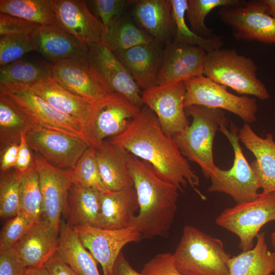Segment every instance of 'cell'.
<instances>
[{"label": "cell", "mask_w": 275, "mask_h": 275, "mask_svg": "<svg viewBox=\"0 0 275 275\" xmlns=\"http://www.w3.org/2000/svg\"><path fill=\"white\" fill-rule=\"evenodd\" d=\"M129 168L139 205L130 227L142 239L167 237L177 209L179 189L160 178L150 163L131 154Z\"/></svg>", "instance_id": "obj_2"}, {"label": "cell", "mask_w": 275, "mask_h": 275, "mask_svg": "<svg viewBox=\"0 0 275 275\" xmlns=\"http://www.w3.org/2000/svg\"><path fill=\"white\" fill-rule=\"evenodd\" d=\"M206 51L203 48L171 41L163 49L155 85L185 81L203 75Z\"/></svg>", "instance_id": "obj_18"}, {"label": "cell", "mask_w": 275, "mask_h": 275, "mask_svg": "<svg viewBox=\"0 0 275 275\" xmlns=\"http://www.w3.org/2000/svg\"><path fill=\"white\" fill-rule=\"evenodd\" d=\"M238 138L255 156L250 166L263 193L275 192V141L271 133L265 138L258 136L249 124L244 123L238 130Z\"/></svg>", "instance_id": "obj_22"}, {"label": "cell", "mask_w": 275, "mask_h": 275, "mask_svg": "<svg viewBox=\"0 0 275 275\" xmlns=\"http://www.w3.org/2000/svg\"><path fill=\"white\" fill-rule=\"evenodd\" d=\"M227 126L221 125L218 130L225 135L232 147L233 163L228 170L215 167L209 177L211 185L208 190L227 194L237 204L250 202L259 196L258 190L261 185L243 153L238 135L239 129L233 122L230 123V130Z\"/></svg>", "instance_id": "obj_6"}, {"label": "cell", "mask_w": 275, "mask_h": 275, "mask_svg": "<svg viewBox=\"0 0 275 275\" xmlns=\"http://www.w3.org/2000/svg\"><path fill=\"white\" fill-rule=\"evenodd\" d=\"M192 122L183 131L173 136L182 155L196 163L204 176L209 179L216 165L213 144L217 131L222 124L228 125L225 113L221 109L201 105L185 108Z\"/></svg>", "instance_id": "obj_4"}, {"label": "cell", "mask_w": 275, "mask_h": 275, "mask_svg": "<svg viewBox=\"0 0 275 275\" xmlns=\"http://www.w3.org/2000/svg\"><path fill=\"white\" fill-rule=\"evenodd\" d=\"M88 2L101 19L105 31L115 19L125 14L127 8L134 1L93 0Z\"/></svg>", "instance_id": "obj_42"}, {"label": "cell", "mask_w": 275, "mask_h": 275, "mask_svg": "<svg viewBox=\"0 0 275 275\" xmlns=\"http://www.w3.org/2000/svg\"><path fill=\"white\" fill-rule=\"evenodd\" d=\"M57 24L88 45L102 42L104 26L85 1L53 0Z\"/></svg>", "instance_id": "obj_20"}, {"label": "cell", "mask_w": 275, "mask_h": 275, "mask_svg": "<svg viewBox=\"0 0 275 275\" xmlns=\"http://www.w3.org/2000/svg\"><path fill=\"white\" fill-rule=\"evenodd\" d=\"M218 15L236 39L275 44V18L266 12L261 1H243L237 6L222 7Z\"/></svg>", "instance_id": "obj_10"}, {"label": "cell", "mask_w": 275, "mask_h": 275, "mask_svg": "<svg viewBox=\"0 0 275 275\" xmlns=\"http://www.w3.org/2000/svg\"><path fill=\"white\" fill-rule=\"evenodd\" d=\"M25 133H22L19 143L17 158L14 169L22 173L30 168L34 163V156L26 142Z\"/></svg>", "instance_id": "obj_46"}, {"label": "cell", "mask_w": 275, "mask_h": 275, "mask_svg": "<svg viewBox=\"0 0 275 275\" xmlns=\"http://www.w3.org/2000/svg\"><path fill=\"white\" fill-rule=\"evenodd\" d=\"M50 77L51 64L42 60L21 58L0 68V87H30Z\"/></svg>", "instance_id": "obj_31"}, {"label": "cell", "mask_w": 275, "mask_h": 275, "mask_svg": "<svg viewBox=\"0 0 275 275\" xmlns=\"http://www.w3.org/2000/svg\"><path fill=\"white\" fill-rule=\"evenodd\" d=\"M30 37L33 50L51 61L52 64L87 57V45L57 23L40 25Z\"/></svg>", "instance_id": "obj_19"}, {"label": "cell", "mask_w": 275, "mask_h": 275, "mask_svg": "<svg viewBox=\"0 0 275 275\" xmlns=\"http://www.w3.org/2000/svg\"><path fill=\"white\" fill-rule=\"evenodd\" d=\"M270 240L271 245L275 252V230L271 234Z\"/></svg>", "instance_id": "obj_52"}, {"label": "cell", "mask_w": 275, "mask_h": 275, "mask_svg": "<svg viewBox=\"0 0 275 275\" xmlns=\"http://www.w3.org/2000/svg\"><path fill=\"white\" fill-rule=\"evenodd\" d=\"M173 255L177 269L184 275H229L231 256L223 241L194 226L184 227Z\"/></svg>", "instance_id": "obj_3"}, {"label": "cell", "mask_w": 275, "mask_h": 275, "mask_svg": "<svg viewBox=\"0 0 275 275\" xmlns=\"http://www.w3.org/2000/svg\"><path fill=\"white\" fill-rule=\"evenodd\" d=\"M163 49L161 44L154 41L113 53L144 90L155 85Z\"/></svg>", "instance_id": "obj_23"}, {"label": "cell", "mask_w": 275, "mask_h": 275, "mask_svg": "<svg viewBox=\"0 0 275 275\" xmlns=\"http://www.w3.org/2000/svg\"><path fill=\"white\" fill-rule=\"evenodd\" d=\"M185 91L184 82L181 81L155 85L142 92L144 105L155 113L163 130L172 136L189 125L184 105Z\"/></svg>", "instance_id": "obj_14"}, {"label": "cell", "mask_w": 275, "mask_h": 275, "mask_svg": "<svg viewBox=\"0 0 275 275\" xmlns=\"http://www.w3.org/2000/svg\"><path fill=\"white\" fill-rule=\"evenodd\" d=\"M21 201V174L14 169L1 174L0 216L11 218L18 214Z\"/></svg>", "instance_id": "obj_38"}, {"label": "cell", "mask_w": 275, "mask_h": 275, "mask_svg": "<svg viewBox=\"0 0 275 275\" xmlns=\"http://www.w3.org/2000/svg\"><path fill=\"white\" fill-rule=\"evenodd\" d=\"M132 14L140 27L165 45L174 39L175 26L170 0L135 1Z\"/></svg>", "instance_id": "obj_24"}, {"label": "cell", "mask_w": 275, "mask_h": 275, "mask_svg": "<svg viewBox=\"0 0 275 275\" xmlns=\"http://www.w3.org/2000/svg\"><path fill=\"white\" fill-rule=\"evenodd\" d=\"M147 161L162 179L183 191L188 184L202 200L200 179L181 154L174 138L162 129L155 113L147 106L131 120L121 134L108 141Z\"/></svg>", "instance_id": "obj_1"}, {"label": "cell", "mask_w": 275, "mask_h": 275, "mask_svg": "<svg viewBox=\"0 0 275 275\" xmlns=\"http://www.w3.org/2000/svg\"><path fill=\"white\" fill-rule=\"evenodd\" d=\"M112 275H143L136 271L130 264L121 252L114 263Z\"/></svg>", "instance_id": "obj_49"}, {"label": "cell", "mask_w": 275, "mask_h": 275, "mask_svg": "<svg viewBox=\"0 0 275 275\" xmlns=\"http://www.w3.org/2000/svg\"><path fill=\"white\" fill-rule=\"evenodd\" d=\"M172 7L175 33L173 41L184 44L197 46L204 48L207 52L220 49L224 44L222 39H208L194 33L185 21L188 0H170Z\"/></svg>", "instance_id": "obj_34"}, {"label": "cell", "mask_w": 275, "mask_h": 275, "mask_svg": "<svg viewBox=\"0 0 275 275\" xmlns=\"http://www.w3.org/2000/svg\"><path fill=\"white\" fill-rule=\"evenodd\" d=\"M40 25L16 16L0 14V36L10 34L30 35Z\"/></svg>", "instance_id": "obj_44"}, {"label": "cell", "mask_w": 275, "mask_h": 275, "mask_svg": "<svg viewBox=\"0 0 275 275\" xmlns=\"http://www.w3.org/2000/svg\"><path fill=\"white\" fill-rule=\"evenodd\" d=\"M84 246L102 267L103 275H112L114 263L123 248L142 238L133 227L106 229L90 226L73 228Z\"/></svg>", "instance_id": "obj_16"}, {"label": "cell", "mask_w": 275, "mask_h": 275, "mask_svg": "<svg viewBox=\"0 0 275 275\" xmlns=\"http://www.w3.org/2000/svg\"><path fill=\"white\" fill-rule=\"evenodd\" d=\"M141 108L114 93L95 103L93 119L84 138L90 146L98 147L107 137L122 133Z\"/></svg>", "instance_id": "obj_12"}, {"label": "cell", "mask_w": 275, "mask_h": 275, "mask_svg": "<svg viewBox=\"0 0 275 275\" xmlns=\"http://www.w3.org/2000/svg\"><path fill=\"white\" fill-rule=\"evenodd\" d=\"M26 117L4 98L0 97V149L19 143L22 133L33 127Z\"/></svg>", "instance_id": "obj_36"}, {"label": "cell", "mask_w": 275, "mask_h": 275, "mask_svg": "<svg viewBox=\"0 0 275 275\" xmlns=\"http://www.w3.org/2000/svg\"><path fill=\"white\" fill-rule=\"evenodd\" d=\"M0 12L41 25L57 23L53 0H1Z\"/></svg>", "instance_id": "obj_33"}, {"label": "cell", "mask_w": 275, "mask_h": 275, "mask_svg": "<svg viewBox=\"0 0 275 275\" xmlns=\"http://www.w3.org/2000/svg\"><path fill=\"white\" fill-rule=\"evenodd\" d=\"M23 275H49L44 266L37 267H26Z\"/></svg>", "instance_id": "obj_50"}, {"label": "cell", "mask_w": 275, "mask_h": 275, "mask_svg": "<svg viewBox=\"0 0 275 275\" xmlns=\"http://www.w3.org/2000/svg\"><path fill=\"white\" fill-rule=\"evenodd\" d=\"M57 253L79 275H100L96 260L84 246L76 231L61 220Z\"/></svg>", "instance_id": "obj_29"}, {"label": "cell", "mask_w": 275, "mask_h": 275, "mask_svg": "<svg viewBox=\"0 0 275 275\" xmlns=\"http://www.w3.org/2000/svg\"><path fill=\"white\" fill-rule=\"evenodd\" d=\"M72 171L73 183L101 193L108 191L101 178L94 147L90 146L86 150Z\"/></svg>", "instance_id": "obj_39"}, {"label": "cell", "mask_w": 275, "mask_h": 275, "mask_svg": "<svg viewBox=\"0 0 275 275\" xmlns=\"http://www.w3.org/2000/svg\"><path fill=\"white\" fill-rule=\"evenodd\" d=\"M154 41L124 14L115 19L104 31L102 42L113 52Z\"/></svg>", "instance_id": "obj_32"}, {"label": "cell", "mask_w": 275, "mask_h": 275, "mask_svg": "<svg viewBox=\"0 0 275 275\" xmlns=\"http://www.w3.org/2000/svg\"><path fill=\"white\" fill-rule=\"evenodd\" d=\"M59 233L42 217L13 247L25 267H42L57 252Z\"/></svg>", "instance_id": "obj_21"}, {"label": "cell", "mask_w": 275, "mask_h": 275, "mask_svg": "<svg viewBox=\"0 0 275 275\" xmlns=\"http://www.w3.org/2000/svg\"><path fill=\"white\" fill-rule=\"evenodd\" d=\"M25 268L13 248L0 249V275H23Z\"/></svg>", "instance_id": "obj_45"}, {"label": "cell", "mask_w": 275, "mask_h": 275, "mask_svg": "<svg viewBox=\"0 0 275 275\" xmlns=\"http://www.w3.org/2000/svg\"><path fill=\"white\" fill-rule=\"evenodd\" d=\"M19 143L9 144L0 150L1 174L8 172L15 168L17 158Z\"/></svg>", "instance_id": "obj_47"}, {"label": "cell", "mask_w": 275, "mask_h": 275, "mask_svg": "<svg viewBox=\"0 0 275 275\" xmlns=\"http://www.w3.org/2000/svg\"><path fill=\"white\" fill-rule=\"evenodd\" d=\"M269 275H274V274L271 273V274H270Z\"/></svg>", "instance_id": "obj_53"}, {"label": "cell", "mask_w": 275, "mask_h": 275, "mask_svg": "<svg viewBox=\"0 0 275 275\" xmlns=\"http://www.w3.org/2000/svg\"><path fill=\"white\" fill-rule=\"evenodd\" d=\"M257 71V66L251 58L234 49L220 48L207 52L203 75L238 94L265 100L270 95L258 78Z\"/></svg>", "instance_id": "obj_5"}, {"label": "cell", "mask_w": 275, "mask_h": 275, "mask_svg": "<svg viewBox=\"0 0 275 275\" xmlns=\"http://www.w3.org/2000/svg\"><path fill=\"white\" fill-rule=\"evenodd\" d=\"M87 58L110 89L142 108L144 104L140 88L114 53L102 42L87 45Z\"/></svg>", "instance_id": "obj_17"}, {"label": "cell", "mask_w": 275, "mask_h": 275, "mask_svg": "<svg viewBox=\"0 0 275 275\" xmlns=\"http://www.w3.org/2000/svg\"><path fill=\"white\" fill-rule=\"evenodd\" d=\"M34 223L20 212L10 218L1 231L0 249L13 248Z\"/></svg>", "instance_id": "obj_41"}, {"label": "cell", "mask_w": 275, "mask_h": 275, "mask_svg": "<svg viewBox=\"0 0 275 275\" xmlns=\"http://www.w3.org/2000/svg\"><path fill=\"white\" fill-rule=\"evenodd\" d=\"M52 78L71 93L95 103L114 93L87 57L52 64Z\"/></svg>", "instance_id": "obj_13"}, {"label": "cell", "mask_w": 275, "mask_h": 275, "mask_svg": "<svg viewBox=\"0 0 275 275\" xmlns=\"http://www.w3.org/2000/svg\"><path fill=\"white\" fill-rule=\"evenodd\" d=\"M49 275H79L66 264L57 252L44 265Z\"/></svg>", "instance_id": "obj_48"}, {"label": "cell", "mask_w": 275, "mask_h": 275, "mask_svg": "<svg viewBox=\"0 0 275 275\" xmlns=\"http://www.w3.org/2000/svg\"><path fill=\"white\" fill-rule=\"evenodd\" d=\"M95 149L100 173L108 190L118 191L134 187L129 168L131 153L105 141Z\"/></svg>", "instance_id": "obj_26"}, {"label": "cell", "mask_w": 275, "mask_h": 275, "mask_svg": "<svg viewBox=\"0 0 275 275\" xmlns=\"http://www.w3.org/2000/svg\"><path fill=\"white\" fill-rule=\"evenodd\" d=\"M256 239L252 249L229 258V275L275 274V252L268 249L265 233H259Z\"/></svg>", "instance_id": "obj_30"}, {"label": "cell", "mask_w": 275, "mask_h": 275, "mask_svg": "<svg viewBox=\"0 0 275 275\" xmlns=\"http://www.w3.org/2000/svg\"><path fill=\"white\" fill-rule=\"evenodd\" d=\"M101 192L75 183L71 185L62 212L72 228H99Z\"/></svg>", "instance_id": "obj_27"}, {"label": "cell", "mask_w": 275, "mask_h": 275, "mask_svg": "<svg viewBox=\"0 0 275 275\" xmlns=\"http://www.w3.org/2000/svg\"><path fill=\"white\" fill-rule=\"evenodd\" d=\"M266 12L272 17L275 18V0H261Z\"/></svg>", "instance_id": "obj_51"}, {"label": "cell", "mask_w": 275, "mask_h": 275, "mask_svg": "<svg viewBox=\"0 0 275 275\" xmlns=\"http://www.w3.org/2000/svg\"><path fill=\"white\" fill-rule=\"evenodd\" d=\"M30 35L10 34L0 37V65L17 61L27 52L33 51Z\"/></svg>", "instance_id": "obj_40"}, {"label": "cell", "mask_w": 275, "mask_h": 275, "mask_svg": "<svg viewBox=\"0 0 275 275\" xmlns=\"http://www.w3.org/2000/svg\"><path fill=\"white\" fill-rule=\"evenodd\" d=\"M141 272L143 275H184L177 269L171 253L157 254L144 265Z\"/></svg>", "instance_id": "obj_43"}, {"label": "cell", "mask_w": 275, "mask_h": 275, "mask_svg": "<svg viewBox=\"0 0 275 275\" xmlns=\"http://www.w3.org/2000/svg\"><path fill=\"white\" fill-rule=\"evenodd\" d=\"M0 97L23 114L34 127L53 129L85 139L81 122L58 111L28 87H0Z\"/></svg>", "instance_id": "obj_8"}, {"label": "cell", "mask_w": 275, "mask_h": 275, "mask_svg": "<svg viewBox=\"0 0 275 275\" xmlns=\"http://www.w3.org/2000/svg\"><path fill=\"white\" fill-rule=\"evenodd\" d=\"M139 210L134 187L101 193L99 228L115 230L129 227Z\"/></svg>", "instance_id": "obj_28"}, {"label": "cell", "mask_w": 275, "mask_h": 275, "mask_svg": "<svg viewBox=\"0 0 275 275\" xmlns=\"http://www.w3.org/2000/svg\"><path fill=\"white\" fill-rule=\"evenodd\" d=\"M271 221H275V192H262L253 201L225 209L215 218L218 226L237 235L242 251L253 248L262 227Z\"/></svg>", "instance_id": "obj_7"}, {"label": "cell", "mask_w": 275, "mask_h": 275, "mask_svg": "<svg viewBox=\"0 0 275 275\" xmlns=\"http://www.w3.org/2000/svg\"><path fill=\"white\" fill-rule=\"evenodd\" d=\"M21 201L19 212L33 223L43 215L42 197L39 177L35 166L21 173Z\"/></svg>", "instance_id": "obj_35"}, {"label": "cell", "mask_w": 275, "mask_h": 275, "mask_svg": "<svg viewBox=\"0 0 275 275\" xmlns=\"http://www.w3.org/2000/svg\"><path fill=\"white\" fill-rule=\"evenodd\" d=\"M184 84L185 108L193 105H201L226 110L248 124L256 121L258 105L255 98L233 94L227 91L226 87L204 75L188 79Z\"/></svg>", "instance_id": "obj_9"}, {"label": "cell", "mask_w": 275, "mask_h": 275, "mask_svg": "<svg viewBox=\"0 0 275 275\" xmlns=\"http://www.w3.org/2000/svg\"><path fill=\"white\" fill-rule=\"evenodd\" d=\"M33 156L42 197V217L59 233L60 217L73 183L72 169L56 167L37 153Z\"/></svg>", "instance_id": "obj_15"}, {"label": "cell", "mask_w": 275, "mask_h": 275, "mask_svg": "<svg viewBox=\"0 0 275 275\" xmlns=\"http://www.w3.org/2000/svg\"><path fill=\"white\" fill-rule=\"evenodd\" d=\"M58 111L84 125V132L93 119L95 103L69 92L52 77L28 87Z\"/></svg>", "instance_id": "obj_25"}, {"label": "cell", "mask_w": 275, "mask_h": 275, "mask_svg": "<svg viewBox=\"0 0 275 275\" xmlns=\"http://www.w3.org/2000/svg\"><path fill=\"white\" fill-rule=\"evenodd\" d=\"M24 134L31 150L61 169H73L90 146L81 137L48 128L33 127Z\"/></svg>", "instance_id": "obj_11"}, {"label": "cell", "mask_w": 275, "mask_h": 275, "mask_svg": "<svg viewBox=\"0 0 275 275\" xmlns=\"http://www.w3.org/2000/svg\"><path fill=\"white\" fill-rule=\"evenodd\" d=\"M242 0H188L185 16L190 29L197 35L208 39L219 37L205 24L207 15L217 7L235 6L241 4Z\"/></svg>", "instance_id": "obj_37"}]
</instances>
